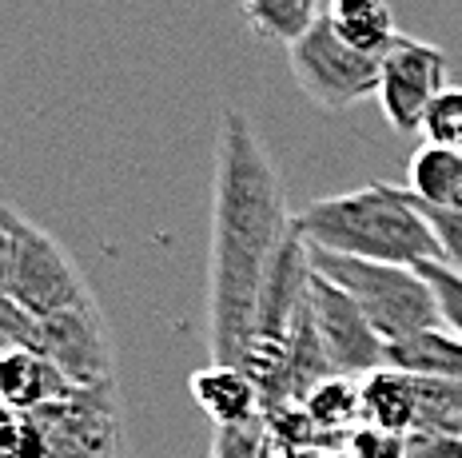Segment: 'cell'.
I'll return each instance as SVG.
<instances>
[{
    "mask_svg": "<svg viewBox=\"0 0 462 458\" xmlns=\"http://www.w3.org/2000/svg\"><path fill=\"white\" fill-rule=\"evenodd\" d=\"M363 423L383 426V431L415 435L419 407H415V383L407 371L383 367L363 379Z\"/></svg>",
    "mask_w": 462,
    "mask_h": 458,
    "instance_id": "13",
    "label": "cell"
},
{
    "mask_svg": "<svg viewBox=\"0 0 462 458\" xmlns=\"http://www.w3.org/2000/svg\"><path fill=\"white\" fill-rule=\"evenodd\" d=\"M0 299L16 303L36 319L72 307H92L96 291L41 224L21 215L16 204L0 212Z\"/></svg>",
    "mask_w": 462,
    "mask_h": 458,
    "instance_id": "4",
    "label": "cell"
},
{
    "mask_svg": "<svg viewBox=\"0 0 462 458\" xmlns=\"http://www.w3.org/2000/svg\"><path fill=\"white\" fill-rule=\"evenodd\" d=\"M407 192L427 207H462V151L427 144L407 164Z\"/></svg>",
    "mask_w": 462,
    "mask_h": 458,
    "instance_id": "14",
    "label": "cell"
},
{
    "mask_svg": "<svg viewBox=\"0 0 462 458\" xmlns=\"http://www.w3.org/2000/svg\"><path fill=\"white\" fill-rule=\"evenodd\" d=\"M422 219L430 224V232L439 235L442 243V255H447V267H455V271H462V207H427L422 199H415Z\"/></svg>",
    "mask_w": 462,
    "mask_h": 458,
    "instance_id": "23",
    "label": "cell"
},
{
    "mask_svg": "<svg viewBox=\"0 0 462 458\" xmlns=\"http://www.w3.org/2000/svg\"><path fill=\"white\" fill-rule=\"evenodd\" d=\"M307 252H311L315 271L323 279H331L339 291L351 295L355 307L367 315L374 335L387 343V347L411 335H422V331H447L439 295L419 267L367 263V260H351V255L319 252L311 243H307Z\"/></svg>",
    "mask_w": 462,
    "mask_h": 458,
    "instance_id": "3",
    "label": "cell"
},
{
    "mask_svg": "<svg viewBox=\"0 0 462 458\" xmlns=\"http://www.w3.org/2000/svg\"><path fill=\"white\" fill-rule=\"evenodd\" d=\"M191 403H196L204 415L216 423V431H227V426H247L255 418H263V395L252 379L239 367H204L188 379Z\"/></svg>",
    "mask_w": 462,
    "mask_h": 458,
    "instance_id": "10",
    "label": "cell"
},
{
    "mask_svg": "<svg viewBox=\"0 0 462 458\" xmlns=\"http://www.w3.org/2000/svg\"><path fill=\"white\" fill-rule=\"evenodd\" d=\"M295 235L287 188L255 124L219 112L208 247V351L216 367H239L255 331L259 295L279 252Z\"/></svg>",
    "mask_w": 462,
    "mask_h": 458,
    "instance_id": "1",
    "label": "cell"
},
{
    "mask_svg": "<svg viewBox=\"0 0 462 458\" xmlns=\"http://www.w3.org/2000/svg\"><path fill=\"white\" fill-rule=\"evenodd\" d=\"M411 383H415V407H419L415 431L462 435V383H455V379H430V375H411Z\"/></svg>",
    "mask_w": 462,
    "mask_h": 458,
    "instance_id": "18",
    "label": "cell"
},
{
    "mask_svg": "<svg viewBox=\"0 0 462 458\" xmlns=\"http://www.w3.org/2000/svg\"><path fill=\"white\" fill-rule=\"evenodd\" d=\"M0 458H52L41 418L28 415V410L5 407V418H0Z\"/></svg>",
    "mask_w": 462,
    "mask_h": 458,
    "instance_id": "19",
    "label": "cell"
},
{
    "mask_svg": "<svg viewBox=\"0 0 462 458\" xmlns=\"http://www.w3.org/2000/svg\"><path fill=\"white\" fill-rule=\"evenodd\" d=\"M295 227L311 247L331 255L394 267L447 263L439 235L430 232L407 188L367 184L359 192L315 199L295 212Z\"/></svg>",
    "mask_w": 462,
    "mask_h": 458,
    "instance_id": "2",
    "label": "cell"
},
{
    "mask_svg": "<svg viewBox=\"0 0 462 458\" xmlns=\"http://www.w3.org/2000/svg\"><path fill=\"white\" fill-rule=\"evenodd\" d=\"M323 16L343 44L367 56H387L391 44L399 41L387 0H327Z\"/></svg>",
    "mask_w": 462,
    "mask_h": 458,
    "instance_id": "12",
    "label": "cell"
},
{
    "mask_svg": "<svg viewBox=\"0 0 462 458\" xmlns=\"http://www.w3.org/2000/svg\"><path fill=\"white\" fill-rule=\"evenodd\" d=\"M411 438V458H462V435L455 431H415Z\"/></svg>",
    "mask_w": 462,
    "mask_h": 458,
    "instance_id": "24",
    "label": "cell"
},
{
    "mask_svg": "<svg viewBox=\"0 0 462 458\" xmlns=\"http://www.w3.org/2000/svg\"><path fill=\"white\" fill-rule=\"evenodd\" d=\"M419 271L427 275V283L439 295L447 331H455V335L462 339V271H455V267H447V263H422Z\"/></svg>",
    "mask_w": 462,
    "mask_h": 458,
    "instance_id": "22",
    "label": "cell"
},
{
    "mask_svg": "<svg viewBox=\"0 0 462 458\" xmlns=\"http://www.w3.org/2000/svg\"><path fill=\"white\" fill-rule=\"evenodd\" d=\"M303 410L327 435H335L346 443V435L363 423V379H346V375L327 379V383H319L311 395H307Z\"/></svg>",
    "mask_w": 462,
    "mask_h": 458,
    "instance_id": "17",
    "label": "cell"
},
{
    "mask_svg": "<svg viewBox=\"0 0 462 458\" xmlns=\"http://www.w3.org/2000/svg\"><path fill=\"white\" fill-rule=\"evenodd\" d=\"M458 151H462V144H458Z\"/></svg>",
    "mask_w": 462,
    "mask_h": 458,
    "instance_id": "26",
    "label": "cell"
},
{
    "mask_svg": "<svg viewBox=\"0 0 462 458\" xmlns=\"http://www.w3.org/2000/svg\"><path fill=\"white\" fill-rule=\"evenodd\" d=\"M387 367L407 371V375H430V379H455V383H462V339L455 331H422V335H411L387 347Z\"/></svg>",
    "mask_w": 462,
    "mask_h": 458,
    "instance_id": "15",
    "label": "cell"
},
{
    "mask_svg": "<svg viewBox=\"0 0 462 458\" xmlns=\"http://www.w3.org/2000/svg\"><path fill=\"white\" fill-rule=\"evenodd\" d=\"M48 435L52 458H124L116 387H80L64 403L32 410Z\"/></svg>",
    "mask_w": 462,
    "mask_h": 458,
    "instance_id": "7",
    "label": "cell"
},
{
    "mask_svg": "<svg viewBox=\"0 0 462 458\" xmlns=\"http://www.w3.org/2000/svg\"><path fill=\"white\" fill-rule=\"evenodd\" d=\"M422 136H427V144H442V148L462 144V88H447L430 104L427 120H422Z\"/></svg>",
    "mask_w": 462,
    "mask_h": 458,
    "instance_id": "20",
    "label": "cell"
},
{
    "mask_svg": "<svg viewBox=\"0 0 462 458\" xmlns=\"http://www.w3.org/2000/svg\"><path fill=\"white\" fill-rule=\"evenodd\" d=\"M307 307H311L315 331H319L327 355L335 371L346 379H367L374 371L387 367V343L374 335L367 315L355 307V299L339 291L319 271L311 275V291H307Z\"/></svg>",
    "mask_w": 462,
    "mask_h": 458,
    "instance_id": "8",
    "label": "cell"
},
{
    "mask_svg": "<svg viewBox=\"0 0 462 458\" xmlns=\"http://www.w3.org/2000/svg\"><path fill=\"white\" fill-rule=\"evenodd\" d=\"M0 390H5V407L32 415V410H41V407L64 403V398L76 395L80 387L44 355H32V351H5V355H0Z\"/></svg>",
    "mask_w": 462,
    "mask_h": 458,
    "instance_id": "11",
    "label": "cell"
},
{
    "mask_svg": "<svg viewBox=\"0 0 462 458\" xmlns=\"http://www.w3.org/2000/svg\"><path fill=\"white\" fill-rule=\"evenodd\" d=\"M44 359L56 362L76 387H116V351L100 303L41 319Z\"/></svg>",
    "mask_w": 462,
    "mask_h": 458,
    "instance_id": "9",
    "label": "cell"
},
{
    "mask_svg": "<svg viewBox=\"0 0 462 458\" xmlns=\"http://www.w3.org/2000/svg\"><path fill=\"white\" fill-rule=\"evenodd\" d=\"M343 451L351 458H411V438L399 431H383V426L359 423L346 435Z\"/></svg>",
    "mask_w": 462,
    "mask_h": 458,
    "instance_id": "21",
    "label": "cell"
},
{
    "mask_svg": "<svg viewBox=\"0 0 462 458\" xmlns=\"http://www.w3.org/2000/svg\"><path fill=\"white\" fill-rule=\"evenodd\" d=\"M279 458H351L343 446H319V451H287Z\"/></svg>",
    "mask_w": 462,
    "mask_h": 458,
    "instance_id": "25",
    "label": "cell"
},
{
    "mask_svg": "<svg viewBox=\"0 0 462 458\" xmlns=\"http://www.w3.org/2000/svg\"><path fill=\"white\" fill-rule=\"evenodd\" d=\"M287 64L303 96L323 112H343L367 96H379L383 56H367L343 44L327 16H319L311 32H303L287 49Z\"/></svg>",
    "mask_w": 462,
    "mask_h": 458,
    "instance_id": "5",
    "label": "cell"
},
{
    "mask_svg": "<svg viewBox=\"0 0 462 458\" xmlns=\"http://www.w3.org/2000/svg\"><path fill=\"white\" fill-rule=\"evenodd\" d=\"M244 16L263 41H275L291 49L303 32H311L323 16L319 0H244Z\"/></svg>",
    "mask_w": 462,
    "mask_h": 458,
    "instance_id": "16",
    "label": "cell"
},
{
    "mask_svg": "<svg viewBox=\"0 0 462 458\" xmlns=\"http://www.w3.org/2000/svg\"><path fill=\"white\" fill-rule=\"evenodd\" d=\"M447 92V52L427 41L402 36L383 56L379 104L394 132H422L430 104Z\"/></svg>",
    "mask_w": 462,
    "mask_h": 458,
    "instance_id": "6",
    "label": "cell"
}]
</instances>
